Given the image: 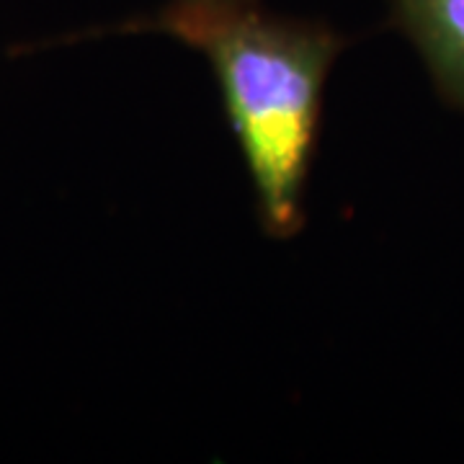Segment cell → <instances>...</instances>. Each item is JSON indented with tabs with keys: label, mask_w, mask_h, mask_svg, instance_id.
Segmentation results:
<instances>
[{
	"label": "cell",
	"mask_w": 464,
	"mask_h": 464,
	"mask_svg": "<svg viewBox=\"0 0 464 464\" xmlns=\"http://www.w3.org/2000/svg\"><path fill=\"white\" fill-rule=\"evenodd\" d=\"M116 32H160L199 50L246 158L261 225L292 237L304 225V188L317 145L323 91L346 39L313 21L268 16L256 5L191 8Z\"/></svg>",
	"instance_id": "obj_1"
},
{
	"label": "cell",
	"mask_w": 464,
	"mask_h": 464,
	"mask_svg": "<svg viewBox=\"0 0 464 464\" xmlns=\"http://www.w3.org/2000/svg\"><path fill=\"white\" fill-rule=\"evenodd\" d=\"M390 8L439 96L464 111V0H390Z\"/></svg>",
	"instance_id": "obj_2"
},
{
	"label": "cell",
	"mask_w": 464,
	"mask_h": 464,
	"mask_svg": "<svg viewBox=\"0 0 464 464\" xmlns=\"http://www.w3.org/2000/svg\"><path fill=\"white\" fill-rule=\"evenodd\" d=\"M173 3L191 8H237V5H256L258 0H173Z\"/></svg>",
	"instance_id": "obj_3"
}]
</instances>
